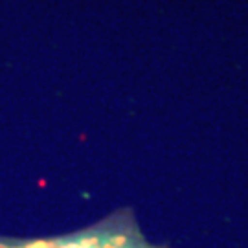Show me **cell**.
Returning a JSON list of instances; mask_svg holds the SVG:
<instances>
[{
    "label": "cell",
    "instance_id": "6da1fadb",
    "mask_svg": "<svg viewBox=\"0 0 248 248\" xmlns=\"http://www.w3.org/2000/svg\"><path fill=\"white\" fill-rule=\"evenodd\" d=\"M6 248H153L140 237V233L116 228L79 232L64 237L39 239Z\"/></svg>",
    "mask_w": 248,
    "mask_h": 248
}]
</instances>
